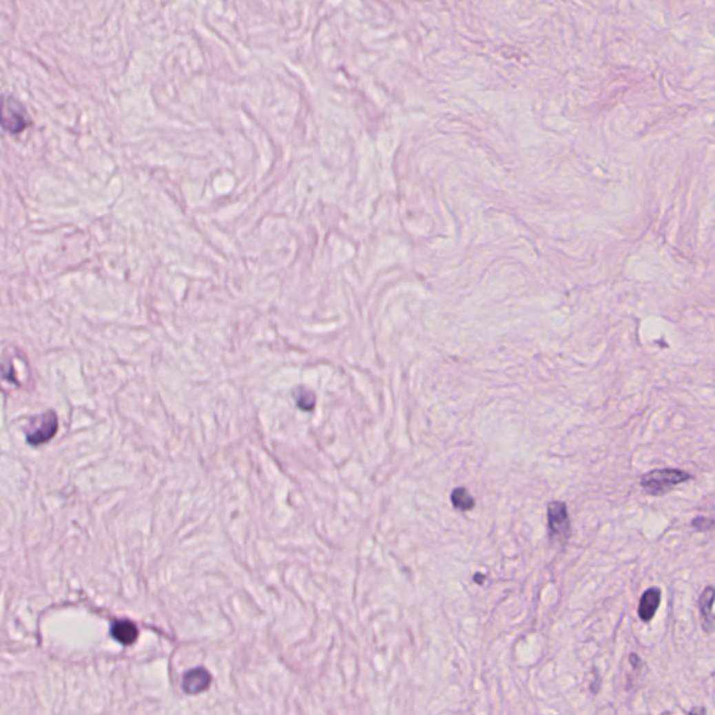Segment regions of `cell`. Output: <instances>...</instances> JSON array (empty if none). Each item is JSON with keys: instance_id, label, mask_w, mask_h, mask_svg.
Returning a JSON list of instances; mask_svg holds the SVG:
<instances>
[{"instance_id": "1", "label": "cell", "mask_w": 715, "mask_h": 715, "mask_svg": "<svg viewBox=\"0 0 715 715\" xmlns=\"http://www.w3.org/2000/svg\"><path fill=\"white\" fill-rule=\"evenodd\" d=\"M692 479V475L683 470L663 468L654 470L641 478V488L651 496H661L671 492L678 485Z\"/></svg>"}, {"instance_id": "2", "label": "cell", "mask_w": 715, "mask_h": 715, "mask_svg": "<svg viewBox=\"0 0 715 715\" xmlns=\"http://www.w3.org/2000/svg\"><path fill=\"white\" fill-rule=\"evenodd\" d=\"M32 125L23 104L13 96H3L0 99V126L3 130L19 134Z\"/></svg>"}, {"instance_id": "3", "label": "cell", "mask_w": 715, "mask_h": 715, "mask_svg": "<svg viewBox=\"0 0 715 715\" xmlns=\"http://www.w3.org/2000/svg\"><path fill=\"white\" fill-rule=\"evenodd\" d=\"M548 528L552 543L563 545L568 542L572 534L570 517L568 512V506L563 501L553 500L548 504Z\"/></svg>"}, {"instance_id": "4", "label": "cell", "mask_w": 715, "mask_h": 715, "mask_svg": "<svg viewBox=\"0 0 715 715\" xmlns=\"http://www.w3.org/2000/svg\"><path fill=\"white\" fill-rule=\"evenodd\" d=\"M58 432V417L55 413L49 411L31 421L27 440L30 444L39 446L52 439Z\"/></svg>"}, {"instance_id": "5", "label": "cell", "mask_w": 715, "mask_h": 715, "mask_svg": "<svg viewBox=\"0 0 715 715\" xmlns=\"http://www.w3.org/2000/svg\"><path fill=\"white\" fill-rule=\"evenodd\" d=\"M661 590L656 588V587H652V588H648L641 599H640V605H639V618L643 621V622H650L655 614L656 610L659 608V603H661Z\"/></svg>"}, {"instance_id": "6", "label": "cell", "mask_w": 715, "mask_h": 715, "mask_svg": "<svg viewBox=\"0 0 715 715\" xmlns=\"http://www.w3.org/2000/svg\"><path fill=\"white\" fill-rule=\"evenodd\" d=\"M210 682L211 676L206 670H190L183 678V690L189 694H197L206 690L210 686Z\"/></svg>"}, {"instance_id": "7", "label": "cell", "mask_w": 715, "mask_h": 715, "mask_svg": "<svg viewBox=\"0 0 715 715\" xmlns=\"http://www.w3.org/2000/svg\"><path fill=\"white\" fill-rule=\"evenodd\" d=\"M715 590L714 587H707L698 599V608L703 619V630L708 634L714 632V615H712V602H714Z\"/></svg>"}, {"instance_id": "8", "label": "cell", "mask_w": 715, "mask_h": 715, "mask_svg": "<svg viewBox=\"0 0 715 715\" xmlns=\"http://www.w3.org/2000/svg\"><path fill=\"white\" fill-rule=\"evenodd\" d=\"M112 636L116 641L125 645H130L136 641L138 630L130 621H119L112 626Z\"/></svg>"}, {"instance_id": "9", "label": "cell", "mask_w": 715, "mask_h": 715, "mask_svg": "<svg viewBox=\"0 0 715 715\" xmlns=\"http://www.w3.org/2000/svg\"><path fill=\"white\" fill-rule=\"evenodd\" d=\"M451 503L459 512H471L475 507V499L466 488H455L451 492Z\"/></svg>"}, {"instance_id": "10", "label": "cell", "mask_w": 715, "mask_h": 715, "mask_svg": "<svg viewBox=\"0 0 715 715\" xmlns=\"http://www.w3.org/2000/svg\"><path fill=\"white\" fill-rule=\"evenodd\" d=\"M692 527L696 530V531H700V532H708L712 530L714 527V520L712 519H707V517H696L693 521H692Z\"/></svg>"}, {"instance_id": "11", "label": "cell", "mask_w": 715, "mask_h": 715, "mask_svg": "<svg viewBox=\"0 0 715 715\" xmlns=\"http://www.w3.org/2000/svg\"><path fill=\"white\" fill-rule=\"evenodd\" d=\"M630 663L633 665L634 671H640V668H641V659H640L639 655L632 654V655H630Z\"/></svg>"}, {"instance_id": "12", "label": "cell", "mask_w": 715, "mask_h": 715, "mask_svg": "<svg viewBox=\"0 0 715 715\" xmlns=\"http://www.w3.org/2000/svg\"><path fill=\"white\" fill-rule=\"evenodd\" d=\"M485 580H486V576H484V574H481V573H477V574L474 576V581H475L477 584H484Z\"/></svg>"}]
</instances>
